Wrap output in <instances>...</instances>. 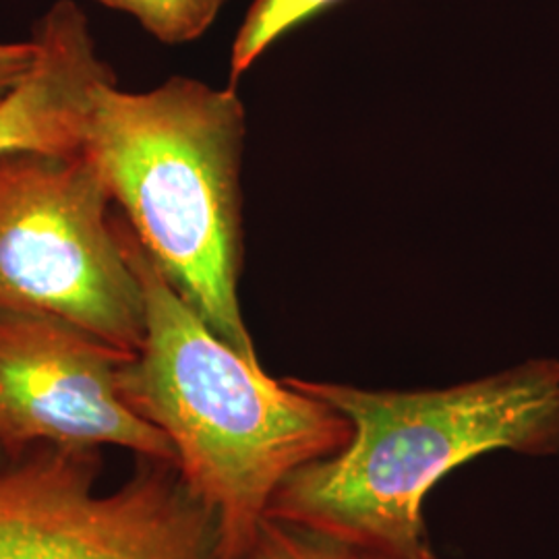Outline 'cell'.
<instances>
[{
    "label": "cell",
    "instance_id": "obj_1",
    "mask_svg": "<svg viewBox=\"0 0 559 559\" xmlns=\"http://www.w3.org/2000/svg\"><path fill=\"white\" fill-rule=\"evenodd\" d=\"M115 228L145 299V338L120 365V396L173 443L180 479L216 522L221 559H245L284 480L340 454L353 425L240 357L175 290L122 214Z\"/></svg>",
    "mask_w": 559,
    "mask_h": 559
},
{
    "label": "cell",
    "instance_id": "obj_2",
    "mask_svg": "<svg viewBox=\"0 0 559 559\" xmlns=\"http://www.w3.org/2000/svg\"><path fill=\"white\" fill-rule=\"evenodd\" d=\"M286 380L350 420L353 440L284 480L267 519L357 558H431L423 503L462 464L498 450L559 454L558 359H531L436 390Z\"/></svg>",
    "mask_w": 559,
    "mask_h": 559
},
{
    "label": "cell",
    "instance_id": "obj_3",
    "mask_svg": "<svg viewBox=\"0 0 559 559\" xmlns=\"http://www.w3.org/2000/svg\"><path fill=\"white\" fill-rule=\"evenodd\" d=\"M245 106L233 87L170 78L150 92L94 90L83 150L141 245L205 325L261 365L242 320Z\"/></svg>",
    "mask_w": 559,
    "mask_h": 559
},
{
    "label": "cell",
    "instance_id": "obj_4",
    "mask_svg": "<svg viewBox=\"0 0 559 559\" xmlns=\"http://www.w3.org/2000/svg\"><path fill=\"white\" fill-rule=\"evenodd\" d=\"M110 203L85 150L2 156L0 311L55 316L135 355L145 338V299Z\"/></svg>",
    "mask_w": 559,
    "mask_h": 559
},
{
    "label": "cell",
    "instance_id": "obj_5",
    "mask_svg": "<svg viewBox=\"0 0 559 559\" xmlns=\"http://www.w3.org/2000/svg\"><path fill=\"white\" fill-rule=\"evenodd\" d=\"M96 475V450L4 454L0 559H221L216 522L175 464L143 459L112 491Z\"/></svg>",
    "mask_w": 559,
    "mask_h": 559
},
{
    "label": "cell",
    "instance_id": "obj_6",
    "mask_svg": "<svg viewBox=\"0 0 559 559\" xmlns=\"http://www.w3.org/2000/svg\"><path fill=\"white\" fill-rule=\"evenodd\" d=\"M131 357L55 316L0 311V452L119 445L177 466L168 438L120 396Z\"/></svg>",
    "mask_w": 559,
    "mask_h": 559
},
{
    "label": "cell",
    "instance_id": "obj_7",
    "mask_svg": "<svg viewBox=\"0 0 559 559\" xmlns=\"http://www.w3.org/2000/svg\"><path fill=\"white\" fill-rule=\"evenodd\" d=\"M34 71L0 98V158L17 152L78 154L94 90L115 80L98 57L87 17L73 0L55 2L36 21Z\"/></svg>",
    "mask_w": 559,
    "mask_h": 559
},
{
    "label": "cell",
    "instance_id": "obj_8",
    "mask_svg": "<svg viewBox=\"0 0 559 559\" xmlns=\"http://www.w3.org/2000/svg\"><path fill=\"white\" fill-rule=\"evenodd\" d=\"M334 2L338 0H253L233 44V81L239 80L280 36Z\"/></svg>",
    "mask_w": 559,
    "mask_h": 559
},
{
    "label": "cell",
    "instance_id": "obj_9",
    "mask_svg": "<svg viewBox=\"0 0 559 559\" xmlns=\"http://www.w3.org/2000/svg\"><path fill=\"white\" fill-rule=\"evenodd\" d=\"M140 21L162 44H187L201 38L216 21L226 0H96Z\"/></svg>",
    "mask_w": 559,
    "mask_h": 559
},
{
    "label": "cell",
    "instance_id": "obj_10",
    "mask_svg": "<svg viewBox=\"0 0 559 559\" xmlns=\"http://www.w3.org/2000/svg\"><path fill=\"white\" fill-rule=\"evenodd\" d=\"M245 559H355L332 540L278 520L265 519Z\"/></svg>",
    "mask_w": 559,
    "mask_h": 559
},
{
    "label": "cell",
    "instance_id": "obj_11",
    "mask_svg": "<svg viewBox=\"0 0 559 559\" xmlns=\"http://www.w3.org/2000/svg\"><path fill=\"white\" fill-rule=\"evenodd\" d=\"M40 57L36 40L2 44L0 41V98L25 80Z\"/></svg>",
    "mask_w": 559,
    "mask_h": 559
},
{
    "label": "cell",
    "instance_id": "obj_12",
    "mask_svg": "<svg viewBox=\"0 0 559 559\" xmlns=\"http://www.w3.org/2000/svg\"><path fill=\"white\" fill-rule=\"evenodd\" d=\"M350 556H353V554H350ZM353 558H355V559H373V558H357V556H353ZM427 559H438V558H436V554H433V556H431V558H427Z\"/></svg>",
    "mask_w": 559,
    "mask_h": 559
}]
</instances>
